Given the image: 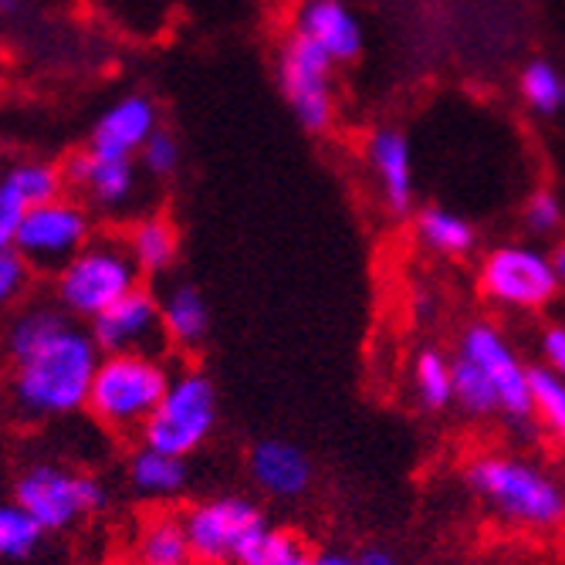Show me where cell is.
Here are the masks:
<instances>
[{
  "label": "cell",
  "instance_id": "9a60e30c",
  "mask_svg": "<svg viewBox=\"0 0 565 565\" xmlns=\"http://www.w3.org/2000/svg\"><path fill=\"white\" fill-rule=\"evenodd\" d=\"M291 34L316 44L332 65H349L363 51V28L342 0H298Z\"/></svg>",
  "mask_w": 565,
  "mask_h": 565
},
{
  "label": "cell",
  "instance_id": "5bb4252c",
  "mask_svg": "<svg viewBox=\"0 0 565 565\" xmlns=\"http://www.w3.org/2000/svg\"><path fill=\"white\" fill-rule=\"evenodd\" d=\"M250 481L275 501H298L312 491L316 465L295 440L285 437H262L247 454Z\"/></svg>",
  "mask_w": 565,
  "mask_h": 565
},
{
  "label": "cell",
  "instance_id": "2e32d148",
  "mask_svg": "<svg viewBox=\"0 0 565 565\" xmlns=\"http://www.w3.org/2000/svg\"><path fill=\"white\" fill-rule=\"evenodd\" d=\"M65 180L72 190L82 193L88 207L102 214L126 211L139 190V173L132 160H106V157H95L92 149L78 152V157L65 163Z\"/></svg>",
  "mask_w": 565,
  "mask_h": 565
},
{
  "label": "cell",
  "instance_id": "e575fe53",
  "mask_svg": "<svg viewBox=\"0 0 565 565\" xmlns=\"http://www.w3.org/2000/svg\"><path fill=\"white\" fill-rule=\"evenodd\" d=\"M312 565H359L355 555L342 552V548H322L312 555Z\"/></svg>",
  "mask_w": 565,
  "mask_h": 565
},
{
  "label": "cell",
  "instance_id": "7402d4cb",
  "mask_svg": "<svg viewBox=\"0 0 565 565\" xmlns=\"http://www.w3.org/2000/svg\"><path fill=\"white\" fill-rule=\"evenodd\" d=\"M126 244L132 250V258L139 265L142 275L157 278V275H167L177 258H180V231L170 217L163 214H149V217H139L129 234H126Z\"/></svg>",
  "mask_w": 565,
  "mask_h": 565
},
{
  "label": "cell",
  "instance_id": "f546056e",
  "mask_svg": "<svg viewBox=\"0 0 565 565\" xmlns=\"http://www.w3.org/2000/svg\"><path fill=\"white\" fill-rule=\"evenodd\" d=\"M180 160H183V149H180V139L167 129H157L149 136V142L142 146L139 152V163L146 173L152 177H173L180 170Z\"/></svg>",
  "mask_w": 565,
  "mask_h": 565
},
{
  "label": "cell",
  "instance_id": "e0dca14e",
  "mask_svg": "<svg viewBox=\"0 0 565 565\" xmlns=\"http://www.w3.org/2000/svg\"><path fill=\"white\" fill-rule=\"evenodd\" d=\"M366 160L380 180V193L396 217L414 207V149L399 129H376L366 142Z\"/></svg>",
  "mask_w": 565,
  "mask_h": 565
},
{
  "label": "cell",
  "instance_id": "277c9868",
  "mask_svg": "<svg viewBox=\"0 0 565 565\" xmlns=\"http://www.w3.org/2000/svg\"><path fill=\"white\" fill-rule=\"evenodd\" d=\"M142 285L126 237L98 234L55 275V301L72 319H98L106 308Z\"/></svg>",
  "mask_w": 565,
  "mask_h": 565
},
{
  "label": "cell",
  "instance_id": "d6986e66",
  "mask_svg": "<svg viewBox=\"0 0 565 565\" xmlns=\"http://www.w3.org/2000/svg\"><path fill=\"white\" fill-rule=\"evenodd\" d=\"M126 478H129L132 494L142 498V501H152V504L177 501L190 488L186 457H173V454H163V450H152L146 444L129 454Z\"/></svg>",
  "mask_w": 565,
  "mask_h": 565
},
{
  "label": "cell",
  "instance_id": "8992f818",
  "mask_svg": "<svg viewBox=\"0 0 565 565\" xmlns=\"http://www.w3.org/2000/svg\"><path fill=\"white\" fill-rule=\"evenodd\" d=\"M14 501L51 535H65L106 504V488L85 471L38 460V465H28L18 475Z\"/></svg>",
  "mask_w": 565,
  "mask_h": 565
},
{
  "label": "cell",
  "instance_id": "4dcf8cb0",
  "mask_svg": "<svg viewBox=\"0 0 565 565\" xmlns=\"http://www.w3.org/2000/svg\"><path fill=\"white\" fill-rule=\"evenodd\" d=\"M31 275L34 268L21 258L18 247L0 250V312L21 301V295L31 288Z\"/></svg>",
  "mask_w": 565,
  "mask_h": 565
},
{
  "label": "cell",
  "instance_id": "30bf717a",
  "mask_svg": "<svg viewBox=\"0 0 565 565\" xmlns=\"http://www.w3.org/2000/svg\"><path fill=\"white\" fill-rule=\"evenodd\" d=\"M457 352H465L471 363L491 380L498 393V417L511 424H525L535 417L532 403V366L522 363V355L515 352L504 339V332L491 322H471L460 332Z\"/></svg>",
  "mask_w": 565,
  "mask_h": 565
},
{
  "label": "cell",
  "instance_id": "836d02e7",
  "mask_svg": "<svg viewBox=\"0 0 565 565\" xmlns=\"http://www.w3.org/2000/svg\"><path fill=\"white\" fill-rule=\"evenodd\" d=\"M355 562L359 565H406L403 558H399V552L396 548H390V545H366V548H359L355 552Z\"/></svg>",
  "mask_w": 565,
  "mask_h": 565
},
{
  "label": "cell",
  "instance_id": "ac0fdd59",
  "mask_svg": "<svg viewBox=\"0 0 565 565\" xmlns=\"http://www.w3.org/2000/svg\"><path fill=\"white\" fill-rule=\"evenodd\" d=\"M0 565H62V545L11 498L0 501Z\"/></svg>",
  "mask_w": 565,
  "mask_h": 565
},
{
  "label": "cell",
  "instance_id": "4fadbf2b",
  "mask_svg": "<svg viewBox=\"0 0 565 565\" xmlns=\"http://www.w3.org/2000/svg\"><path fill=\"white\" fill-rule=\"evenodd\" d=\"M157 129H160L157 102L142 92H132V95L116 98L113 106L98 116L88 149L95 157H106V160H132L139 157L142 146Z\"/></svg>",
  "mask_w": 565,
  "mask_h": 565
},
{
  "label": "cell",
  "instance_id": "44dd1931",
  "mask_svg": "<svg viewBox=\"0 0 565 565\" xmlns=\"http://www.w3.org/2000/svg\"><path fill=\"white\" fill-rule=\"evenodd\" d=\"M163 322H167V335H170V345L183 349V352H193L207 342L211 335V308L203 301L200 288L180 281L173 285L163 298Z\"/></svg>",
  "mask_w": 565,
  "mask_h": 565
},
{
  "label": "cell",
  "instance_id": "7c38bea8",
  "mask_svg": "<svg viewBox=\"0 0 565 565\" xmlns=\"http://www.w3.org/2000/svg\"><path fill=\"white\" fill-rule=\"evenodd\" d=\"M92 339L102 355H160L167 359L170 335L163 322V301L149 288H136L92 319Z\"/></svg>",
  "mask_w": 565,
  "mask_h": 565
},
{
  "label": "cell",
  "instance_id": "1f68e13d",
  "mask_svg": "<svg viewBox=\"0 0 565 565\" xmlns=\"http://www.w3.org/2000/svg\"><path fill=\"white\" fill-rule=\"evenodd\" d=\"M525 227L539 237L555 234L562 227V203L552 190H535L525 203Z\"/></svg>",
  "mask_w": 565,
  "mask_h": 565
},
{
  "label": "cell",
  "instance_id": "d6a6232c",
  "mask_svg": "<svg viewBox=\"0 0 565 565\" xmlns=\"http://www.w3.org/2000/svg\"><path fill=\"white\" fill-rule=\"evenodd\" d=\"M539 352H542V366L565 380V326L558 322L545 326L539 335Z\"/></svg>",
  "mask_w": 565,
  "mask_h": 565
},
{
  "label": "cell",
  "instance_id": "83f0119b",
  "mask_svg": "<svg viewBox=\"0 0 565 565\" xmlns=\"http://www.w3.org/2000/svg\"><path fill=\"white\" fill-rule=\"evenodd\" d=\"M532 403L535 417L565 447V380L545 366H532Z\"/></svg>",
  "mask_w": 565,
  "mask_h": 565
},
{
  "label": "cell",
  "instance_id": "603a6c76",
  "mask_svg": "<svg viewBox=\"0 0 565 565\" xmlns=\"http://www.w3.org/2000/svg\"><path fill=\"white\" fill-rule=\"evenodd\" d=\"M417 241L440 254V258H465V254H471L478 247V231L468 217H460L457 211H447V207H437V203H430V207H424L417 214Z\"/></svg>",
  "mask_w": 565,
  "mask_h": 565
},
{
  "label": "cell",
  "instance_id": "f1b7e54d",
  "mask_svg": "<svg viewBox=\"0 0 565 565\" xmlns=\"http://www.w3.org/2000/svg\"><path fill=\"white\" fill-rule=\"evenodd\" d=\"M28 211H31V203H28L24 190L18 186V180L8 170L4 177H0V250L14 247Z\"/></svg>",
  "mask_w": 565,
  "mask_h": 565
},
{
  "label": "cell",
  "instance_id": "484cf974",
  "mask_svg": "<svg viewBox=\"0 0 565 565\" xmlns=\"http://www.w3.org/2000/svg\"><path fill=\"white\" fill-rule=\"evenodd\" d=\"M312 548L291 529H268L237 565H312Z\"/></svg>",
  "mask_w": 565,
  "mask_h": 565
},
{
  "label": "cell",
  "instance_id": "cb8c5ba5",
  "mask_svg": "<svg viewBox=\"0 0 565 565\" xmlns=\"http://www.w3.org/2000/svg\"><path fill=\"white\" fill-rule=\"evenodd\" d=\"M414 393L427 414H444L454 406V355L427 345L414 363Z\"/></svg>",
  "mask_w": 565,
  "mask_h": 565
},
{
  "label": "cell",
  "instance_id": "ffe728a7",
  "mask_svg": "<svg viewBox=\"0 0 565 565\" xmlns=\"http://www.w3.org/2000/svg\"><path fill=\"white\" fill-rule=\"evenodd\" d=\"M136 565H196L183 515L177 511H157L149 515L132 542Z\"/></svg>",
  "mask_w": 565,
  "mask_h": 565
},
{
  "label": "cell",
  "instance_id": "52a82bcc",
  "mask_svg": "<svg viewBox=\"0 0 565 565\" xmlns=\"http://www.w3.org/2000/svg\"><path fill=\"white\" fill-rule=\"evenodd\" d=\"M183 525L196 565H237L244 552L271 529L262 504L244 494H221L190 504L183 511Z\"/></svg>",
  "mask_w": 565,
  "mask_h": 565
},
{
  "label": "cell",
  "instance_id": "9c48e42d",
  "mask_svg": "<svg viewBox=\"0 0 565 565\" xmlns=\"http://www.w3.org/2000/svg\"><path fill=\"white\" fill-rule=\"evenodd\" d=\"M92 237L95 234L85 203L58 196L28 211L14 247L34 271L58 275Z\"/></svg>",
  "mask_w": 565,
  "mask_h": 565
},
{
  "label": "cell",
  "instance_id": "d4e9b609",
  "mask_svg": "<svg viewBox=\"0 0 565 565\" xmlns=\"http://www.w3.org/2000/svg\"><path fill=\"white\" fill-rule=\"evenodd\" d=\"M454 403L468 417H498V393L491 380L465 352H454Z\"/></svg>",
  "mask_w": 565,
  "mask_h": 565
},
{
  "label": "cell",
  "instance_id": "7a4b0ae2",
  "mask_svg": "<svg viewBox=\"0 0 565 565\" xmlns=\"http://www.w3.org/2000/svg\"><path fill=\"white\" fill-rule=\"evenodd\" d=\"M468 491L498 519L532 532L565 525V484L519 454H481L465 468Z\"/></svg>",
  "mask_w": 565,
  "mask_h": 565
},
{
  "label": "cell",
  "instance_id": "6da1fadb",
  "mask_svg": "<svg viewBox=\"0 0 565 565\" xmlns=\"http://www.w3.org/2000/svg\"><path fill=\"white\" fill-rule=\"evenodd\" d=\"M102 363V349L92 329L72 322V316L51 329L34 349L18 355L8 380V409L24 427L72 417L88 406V390Z\"/></svg>",
  "mask_w": 565,
  "mask_h": 565
},
{
  "label": "cell",
  "instance_id": "3957f363",
  "mask_svg": "<svg viewBox=\"0 0 565 565\" xmlns=\"http://www.w3.org/2000/svg\"><path fill=\"white\" fill-rule=\"evenodd\" d=\"M170 380L173 370L160 355H102L85 409L116 437H142Z\"/></svg>",
  "mask_w": 565,
  "mask_h": 565
},
{
  "label": "cell",
  "instance_id": "5b68a950",
  "mask_svg": "<svg viewBox=\"0 0 565 565\" xmlns=\"http://www.w3.org/2000/svg\"><path fill=\"white\" fill-rule=\"evenodd\" d=\"M221 420L217 383L193 366L173 370V380L157 406V414L142 427V444L173 457H190L207 444Z\"/></svg>",
  "mask_w": 565,
  "mask_h": 565
},
{
  "label": "cell",
  "instance_id": "4316f807",
  "mask_svg": "<svg viewBox=\"0 0 565 565\" xmlns=\"http://www.w3.org/2000/svg\"><path fill=\"white\" fill-rule=\"evenodd\" d=\"M519 92L529 102V109L539 113V116H555L565 106V78L548 62L525 65V72L519 78Z\"/></svg>",
  "mask_w": 565,
  "mask_h": 565
},
{
  "label": "cell",
  "instance_id": "8fae6325",
  "mask_svg": "<svg viewBox=\"0 0 565 565\" xmlns=\"http://www.w3.org/2000/svg\"><path fill=\"white\" fill-rule=\"evenodd\" d=\"M332 62L316 44L291 34L278 51V85L305 132H326L335 119Z\"/></svg>",
  "mask_w": 565,
  "mask_h": 565
},
{
  "label": "cell",
  "instance_id": "d590c367",
  "mask_svg": "<svg viewBox=\"0 0 565 565\" xmlns=\"http://www.w3.org/2000/svg\"><path fill=\"white\" fill-rule=\"evenodd\" d=\"M552 265H555L558 285H562V291H565V241H562V244H555V250H552Z\"/></svg>",
  "mask_w": 565,
  "mask_h": 565
},
{
  "label": "cell",
  "instance_id": "ba28073f",
  "mask_svg": "<svg viewBox=\"0 0 565 565\" xmlns=\"http://www.w3.org/2000/svg\"><path fill=\"white\" fill-rule=\"evenodd\" d=\"M478 285L488 301L511 308V312H542L562 291L552 254L529 244H501L488 250Z\"/></svg>",
  "mask_w": 565,
  "mask_h": 565
}]
</instances>
